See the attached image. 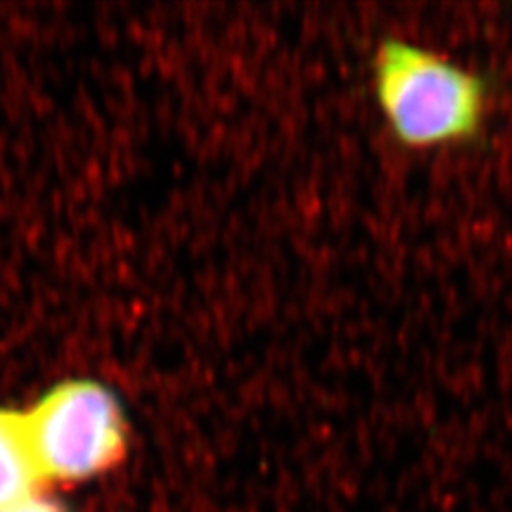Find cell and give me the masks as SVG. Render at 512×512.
<instances>
[{"instance_id": "6da1fadb", "label": "cell", "mask_w": 512, "mask_h": 512, "mask_svg": "<svg viewBox=\"0 0 512 512\" xmlns=\"http://www.w3.org/2000/svg\"><path fill=\"white\" fill-rule=\"evenodd\" d=\"M370 86L397 147H471L484 137L494 84L433 48L384 37L370 57Z\"/></svg>"}, {"instance_id": "7a4b0ae2", "label": "cell", "mask_w": 512, "mask_h": 512, "mask_svg": "<svg viewBox=\"0 0 512 512\" xmlns=\"http://www.w3.org/2000/svg\"><path fill=\"white\" fill-rule=\"evenodd\" d=\"M27 439L46 480H84L114 467L126 452L120 404L103 385L67 382L23 414Z\"/></svg>"}, {"instance_id": "3957f363", "label": "cell", "mask_w": 512, "mask_h": 512, "mask_svg": "<svg viewBox=\"0 0 512 512\" xmlns=\"http://www.w3.org/2000/svg\"><path fill=\"white\" fill-rule=\"evenodd\" d=\"M44 482L27 439L23 414L0 410V512L35 499Z\"/></svg>"}, {"instance_id": "277c9868", "label": "cell", "mask_w": 512, "mask_h": 512, "mask_svg": "<svg viewBox=\"0 0 512 512\" xmlns=\"http://www.w3.org/2000/svg\"><path fill=\"white\" fill-rule=\"evenodd\" d=\"M8 512H63L52 501H40V499H31L16 509Z\"/></svg>"}]
</instances>
